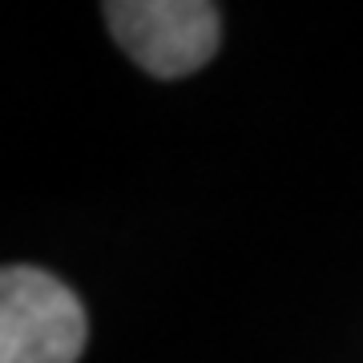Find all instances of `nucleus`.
Segmentation results:
<instances>
[{"mask_svg": "<svg viewBox=\"0 0 363 363\" xmlns=\"http://www.w3.org/2000/svg\"><path fill=\"white\" fill-rule=\"evenodd\" d=\"M85 307L57 274L4 267L0 274V363H77Z\"/></svg>", "mask_w": 363, "mask_h": 363, "instance_id": "obj_1", "label": "nucleus"}, {"mask_svg": "<svg viewBox=\"0 0 363 363\" xmlns=\"http://www.w3.org/2000/svg\"><path fill=\"white\" fill-rule=\"evenodd\" d=\"M105 25L154 77H186L218 49V9L206 0H113Z\"/></svg>", "mask_w": 363, "mask_h": 363, "instance_id": "obj_2", "label": "nucleus"}]
</instances>
